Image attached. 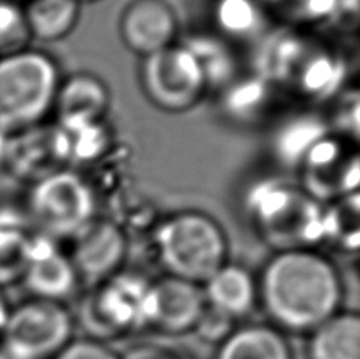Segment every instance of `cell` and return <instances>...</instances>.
Instances as JSON below:
<instances>
[{
    "label": "cell",
    "instance_id": "obj_1",
    "mask_svg": "<svg viewBox=\"0 0 360 359\" xmlns=\"http://www.w3.org/2000/svg\"><path fill=\"white\" fill-rule=\"evenodd\" d=\"M256 284L258 303L280 331L310 334L343 310L342 272L318 248L275 252Z\"/></svg>",
    "mask_w": 360,
    "mask_h": 359
},
{
    "label": "cell",
    "instance_id": "obj_2",
    "mask_svg": "<svg viewBox=\"0 0 360 359\" xmlns=\"http://www.w3.org/2000/svg\"><path fill=\"white\" fill-rule=\"evenodd\" d=\"M247 209L259 238L275 252L316 248L324 242L326 208L302 187L259 182L250 190Z\"/></svg>",
    "mask_w": 360,
    "mask_h": 359
},
{
    "label": "cell",
    "instance_id": "obj_3",
    "mask_svg": "<svg viewBox=\"0 0 360 359\" xmlns=\"http://www.w3.org/2000/svg\"><path fill=\"white\" fill-rule=\"evenodd\" d=\"M56 61L27 48L0 57V137H13L43 124L54 111L60 86Z\"/></svg>",
    "mask_w": 360,
    "mask_h": 359
},
{
    "label": "cell",
    "instance_id": "obj_4",
    "mask_svg": "<svg viewBox=\"0 0 360 359\" xmlns=\"http://www.w3.org/2000/svg\"><path fill=\"white\" fill-rule=\"evenodd\" d=\"M153 241L166 275L201 286L229 261L226 232L199 210L172 214L160 223Z\"/></svg>",
    "mask_w": 360,
    "mask_h": 359
},
{
    "label": "cell",
    "instance_id": "obj_5",
    "mask_svg": "<svg viewBox=\"0 0 360 359\" xmlns=\"http://www.w3.org/2000/svg\"><path fill=\"white\" fill-rule=\"evenodd\" d=\"M25 217L35 233L49 239H73L95 219V194L84 177L60 170L32 182Z\"/></svg>",
    "mask_w": 360,
    "mask_h": 359
},
{
    "label": "cell",
    "instance_id": "obj_6",
    "mask_svg": "<svg viewBox=\"0 0 360 359\" xmlns=\"http://www.w3.org/2000/svg\"><path fill=\"white\" fill-rule=\"evenodd\" d=\"M73 318L62 303L30 298L11 307L0 332L5 359H54L72 341Z\"/></svg>",
    "mask_w": 360,
    "mask_h": 359
},
{
    "label": "cell",
    "instance_id": "obj_7",
    "mask_svg": "<svg viewBox=\"0 0 360 359\" xmlns=\"http://www.w3.org/2000/svg\"><path fill=\"white\" fill-rule=\"evenodd\" d=\"M139 86L150 105L168 114L193 110L209 91L196 57L185 44L177 43L144 57Z\"/></svg>",
    "mask_w": 360,
    "mask_h": 359
},
{
    "label": "cell",
    "instance_id": "obj_8",
    "mask_svg": "<svg viewBox=\"0 0 360 359\" xmlns=\"http://www.w3.org/2000/svg\"><path fill=\"white\" fill-rule=\"evenodd\" d=\"M149 282L119 272L92 288L79 309L89 339L105 341L143 323V307Z\"/></svg>",
    "mask_w": 360,
    "mask_h": 359
},
{
    "label": "cell",
    "instance_id": "obj_9",
    "mask_svg": "<svg viewBox=\"0 0 360 359\" xmlns=\"http://www.w3.org/2000/svg\"><path fill=\"white\" fill-rule=\"evenodd\" d=\"M299 166L302 189L319 203L357 194L359 153L349 138L329 132L308 151Z\"/></svg>",
    "mask_w": 360,
    "mask_h": 359
},
{
    "label": "cell",
    "instance_id": "obj_10",
    "mask_svg": "<svg viewBox=\"0 0 360 359\" xmlns=\"http://www.w3.org/2000/svg\"><path fill=\"white\" fill-rule=\"evenodd\" d=\"M128 255V238L117 222L95 219L73 238L68 258L79 284L95 288L120 272Z\"/></svg>",
    "mask_w": 360,
    "mask_h": 359
},
{
    "label": "cell",
    "instance_id": "obj_11",
    "mask_svg": "<svg viewBox=\"0 0 360 359\" xmlns=\"http://www.w3.org/2000/svg\"><path fill=\"white\" fill-rule=\"evenodd\" d=\"M117 30L124 46L144 59L176 44L179 16L169 0H127Z\"/></svg>",
    "mask_w": 360,
    "mask_h": 359
},
{
    "label": "cell",
    "instance_id": "obj_12",
    "mask_svg": "<svg viewBox=\"0 0 360 359\" xmlns=\"http://www.w3.org/2000/svg\"><path fill=\"white\" fill-rule=\"evenodd\" d=\"M205 306L201 285L165 275L147 288L143 323L169 334H182L195 329Z\"/></svg>",
    "mask_w": 360,
    "mask_h": 359
},
{
    "label": "cell",
    "instance_id": "obj_13",
    "mask_svg": "<svg viewBox=\"0 0 360 359\" xmlns=\"http://www.w3.org/2000/svg\"><path fill=\"white\" fill-rule=\"evenodd\" d=\"M30 298L62 303L79 285L68 255L56 247L53 239L34 233L29 266L21 280Z\"/></svg>",
    "mask_w": 360,
    "mask_h": 359
},
{
    "label": "cell",
    "instance_id": "obj_14",
    "mask_svg": "<svg viewBox=\"0 0 360 359\" xmlns=\"http://www.w3.org/2000/svg\"><path fill=\"white\" fill-rule=\"evenodd\" d=\"M111 106V94L105 81L92 73H75L60 81L54 111L59 127L67 132L98 125Z\"/></svg>",
    "mask_w": 360,
    "mask_h": 359
},
{
    "label": "cell",
    "instance_id": "obj_15",
    "mask_svg": "<svg viewBox=\"0 0 360 359\" xmlns=\"http://www.w3.org/2000/svg\"><path fill=\"white\" fill-rule=\"evenodd\" d=\"M205 303L231 318L247 317L258 304V284L252 272L226 263L202 285Z\"/></svg>",
    "mask_w": 360,
    "mask_h": 359
},
{
    "label": "cell",
    "instance_id": "obj_16",
    "mask_svg": "<svg viewBox=\"0 0 360 359\" xmlns=\"http://www.w3.org/2000/svg\"><path fill=\"white\" fill-rule=\"evenodd\" d=\"M32 239L34 232L27 217L11 209L0 210V288L5 290L22 280L29 266Z\"/></svg>",
    "mask_w": 360,
    "mask_h": 359
},
{
    "label": "cell",
    "instance_id": "obj_17",
    "mask_svg": "<svg viewBox=\"0 0 360 359\" xmlns=\"http://www.w3.org/2000/svg\"><path fill=\"white\" fill-rule=\"evenodd\" d=\"M308 359H360V318L340 310L310 332Z\"/></svg>",
    "mask_w": 360,
    "mask_h": 359
},
{
    "label": "cell",
    "instance_id": "obj_18",
    "mask_svg": "<svg viewBox=\"0 0 360 359\" xmlns=\"http://www.w3.org/2000/svg\"><path fill=\"white\" fill-rule=\"evenodd\" d=\"M217 359H292L281 331L267 325L234 329L220 344Z\"/></svg>",
    "mask_w": 360,
    "mask_h": 359
},
{
    "label": "cell",
    "instance_id": "obj_19",
    "mask_svg": "<svg viewBox=\"0 0 360 359\" xmlns=\"http://www.w3.org/2000/svg\"><path fill=\"white\" fill-rule=\"evenodd\" d=\"M76 0H29L24 5L25 19L34 42H60L76 29L81 18Z\"/></svg>",
    "mask_w": 360,
    "mask_h": 359
},
{
    "label": "cell",
    "instance_id": "obj_20",
    "mask_svg": "<svg viewBox=\"0 0 360 359\" xmlns=\"http://www.w3.org/2000/svg\"><path fill=\"white\" fill-rule=\"evenodd\" d=\"M329 132V127L314 116L291 119L276 132L274 141L276 156L283 163L299 166L308 151Z\"/></svg>",
    "mask_w": 360,
    "mask_h": 359
},
{
    "label": "cell",
    "instance_id": "obj_21",
    "mask_svg": "<svg viewBox=\"0 0 360 359\" xmlns=\"http://www.w3.org/2000/svg\"><path fill=\"white\" fill-rule=\"evenodd\" d=\"M215 21L224 35L247 40L264 32L267 6L261 0H218Z\"/></svg>",
    "mask_w": 360,
    "mask_h": 359
},
{
    "label": "cell",
    "instance_id": "obj_22",
    "mask_svg": "<svg viewBox=\"0 0 360 359\" xmlns=\"http://www.w3.org/2000/svg\"><path fill=\"white\" fill-rule=\"evenodd\" d=\"M326 208L324 241L330 239L338 248L356 252L359 247V195L345 196Z\"/></svg>",
    "mask_w": 360,
    "mask_h": 359
},
{
    "label": "cell",
    "instance_id": "obj_23",
    "mask_svg": "<svg viewBox=\"0 0 360 359\" xmlns=\"http://www.w3.org/2000/svg\"><path fill=\"white\" fill-rule=\"evenodd\" d=\"M201 67L207 81V86H220L234 75V59L229 54L228 48L221 46L220 42L214 38L195 37L190 43L185 44Z\"/></svg>",
    "mask_w": 360,
    "mask_h": 359
},
{
    "label": "cell",
    "instance_id": "obj_24",
    "mask_svg": "<svg viewBox=\"0 0 360 359\" xmlns=\"http://www.w3.org/2000/svg\"><path fill=\"white\" fill-rule=\"evenodd\" d=\"M32 42L24 6L15 0H0V57L21 53Z\"/></svg>",
    "mask_w": 360,
    "mask_h": 359
},
{
    "label": "cell",
    "instance_id": "obj_25",
    "mask_svg": "<svg viewBox=\"0 0 360 359\" xmlns=\"http://www.w3.org/2000/svg\"><path fill=\"white\" fill-rule=\"evenodd\" d=\"M267 84L269 81L256 78L233 86L229 91L228 99L229 110L234 114L247 118L252 116V114H256L266 103Z\"/></svg>",
    "mask_w": 360,
    "mask_h": 359
},
{
    "label": "cell",
    "instance_id": "obj_26",
    "mask_svg": "<svg viewBox=\"0 0 360 359\" xmlns=\"http://www.w3.org/2000/svg\"><path fill=\"white\" fill-rule=\"evenodd\" d=\"M234 323V318H231L226 313L217 310L207 304L193 331H196L199 337L205 339V341L221 344L236 329Z\"/></svg>",
    "mask_w": 360,
    "mask_h": 359
},
{
    "label": "cell",
    "instance_id": "obj_27",
    "mask_svg": "<svg viewBox=\"0 0 360 359\" xmlns=\"http://www.w3.org/2000/svg\"><path fill=\"white\" fill-rule=\"evenodd\" d=\"M54 359H120V355L105 342L95 339H72Z\"/></svg>",
    "mask_w": 360,
    "mask_h": 359
},
{
    "label": "cell",
    "instance_id": "obj_28",
    "mask_svg": "<svg viewBox=\"0 0 360 359\" xmlns=\"http://www.w3.org/2000/svg\"><path fill=\"white\" fill-rule=\"evenodd\" d=\"M120 359H180L172 351L157 347V345H138L133 347L124 355H120Z\"/></svg>",
    "mask_w": 360,
    "mask_h": 359
},
{
    "label": "cell",
    "instance_id": "obj_29",
    "mask_svg": "<svg viewBox=\"0 0 360 359\" xmlns=\"http://www.w3.org/2000/svg\"><path fill=\"white\" fill-rule=\"evenodd\" d=\"M10 304L8 301H6L5 296V290L4 288H0V332H2L4 326L6 323V318H8V313H10Z\"/></svg>",
    "mask_w": 360,
    "mask_h": 359
},
{
    "label": "cell",
    "instance_id": "obj_30",
    "mask_svg": "<svg viewBox=\"0 0 360 359\" xmlns=\"http://www.w3.org/2000/svg\"><path fill=\"white\" fill-rule=\"evenodd\" d=\"M76 2H78V4H90V2H96V0H76Z\"/></svg>",
    "mask_w": 360,
    "mask_h": 359
}]
</instances>
